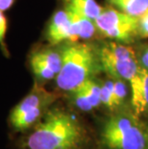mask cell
I'll list each match as a JSON object with an SVG mask.
<instances>
[{"label":"cell","instance_id":"cell-5","mask_svg":"<svg viewBox=\"0 0 148 149\" xmlns=\"http://www.w3.org/2000/svg\"><path fill=\"white\" fill-rule=\"evenodd\" d=\"M54 100V94L35 85L33 90L13 109L10 115L11 125L18 131L30 128L40 118L44 110Z\"/></svg>","mask_w":148,"mask_h":149},{"label":"cell","instance_id":"cell-13","mask_svg":"<svg viewBox=\"0 0 148 149\" xmlns=\"http://www.w3.org/2000/svg\"><path fill=\"white\" fill-rule=\"evenodd\" d=\"M110 3L117 10L138 17L148 10V0H109Z\"/></svg>","mask_w":148,"mask_h":149},{"label":"cell","instance_id":"cell-15","mask_svg":"<svg viewBox=\"0 0 148 149\" xmlns=\"http://www.w3.org/2000/svg\"><path fill=\"white\" fill-rule=\"evenodd\" d=\"M113 88H114V80L112 79L107 80L104 82L103 85H101V103L110 109L115 107Z\"/></svg>","mask_w":148,"mask_h":149},{"label":"cell","instance_id":"cell-7","mask_svg":"<svg viewBox=\"0 0 148 149\" xmlns=\"http://www.w3.org/2000/svg\"><path fill=\"white\" fill-rule=\"evenodd\" d=\"M46 38L52 45H57L65 40L69 42L79 40L65 9L57 11L53 15L47 28Z\"/></svg>","mask_w":148,"mask_h":149},{"label":"cell","instance_id":"cell-20","mask_svg":"<svg viewBox=\"0 0 148 149\" xmlns=\"http://www.w3.org/2000/svg\"><path fill=\"white\" fill-rule=\"evenodd\" d=\"M146 138H147V141H146V148L145 149H148V126H146Z\"/></svg>","mask_w":148,"mask_h":149},{"label":"cell","instance_id":"cell-1","mask_svg":"<svg viewBox=\"0 0 148 149\" xmlns=\"http://www.w3.org/2000/svg\"><path fill=\"white\" fill-rule=\"evenodd\" d=\"M84 139L79 121L63 110H52L26 139V149H78Z\"/></svg>","mask_w":148,"mask_h":149},{"label":"cell","instance_id":"cell-12","mask_svg":"<svg viewBox=\"0 0 148 149\" xmlns=\"http://www.w3.org/2000/svg\"><path fill=\"white\" fill-rule=\"evenodd\" d=\"M31 58H34L40 61L42 64L46 65L58 75L60 69L62 68V54L61 51H57L52 48H44L34 52L31 55Z\"/></svg>","mask_w":148,"mask_h":149},{"label":"cell","instance_id":"cell-8","mask_svg":"<svg viewBox=\"0 0 148 149\" xmlns=\"http://www.w3.org/2000/svg\"><path fill=\"white\" fill-rule=\"evenodd\" d=\"M70 93L75 106L83 112H89L101 104V85L93 78L89 79Z\"/></svg>","mask_w":148,"mask_h":149},{"label":"cell","instance_id":"cell-16","mask_svg":"<svg viewBox=\"0 0 148 149\" xmlns=\"http://www.w3.org/2000/svg\"><path fill=\"white\" fill-rule=\"evenodd\" d=\"M138 36L143 39L148 38V10L138 17Z\"/></svg>","mask_w":148,"mask_h":149},{"label":"cell","instance_id":"cell-14","mask_svg":"<svg viewBox=\"0 0 148 149\" xmlns=\"http://www.w3.org/2000/svg\"><path fill=\"white\" fill-rule=\"evenodd\" d=\"M113 93H114V100L115 107L119 106L123 102L127 96L128 88L125 81L119 78L114 79V88H113Z\"/></svg>","mask_w":148,"mask_h":149},{"label":"cell","instance_id":"cell-18","mask_svg":"<svg viewBox=\"0 0 148 149\" xmlns=\"http://www.w3.org/2000/svg\"><path fill=\"white\" fill-rule=\"evenodd\" d=\"M15 0H0V10L2 12L8 11L12 8Z\"/></svg>","mask_w":148,"mask_h":149},{"label":"cell","instance_id":"cell-6","mask_svg":"<svg viewBox=\"0 0 148 149\" xmlns=\"http://www.w3.org/2000/svg\"><path fill=\"white\" fill-rule=\"evenodd\" d=\"M94 22L97 30L109 39L128 43L138 37V17L113 7L103 8Z\"/></svg>","mask_w":148,"mask_h":149},{"label":"cell","instance_id":"cell-3","mask_svg":"<svg viewBox=\"0 0 148 149\" xmlns=\"http://www.w3.org/2000/svg\"><path fill=\"white\" fill-rule=\"evenodd\" d=\"M102 141L109 149H145L146 128L131 115H116L107 120Z\"/></svg>","mask_w":148,"mask_h":149},{"label":"cell","instance_id":"cell-10","mask_svg":"<svg viewBox=\"0 0 148 149\" xmlns=\"http://www.w3.org/2000/svg\"><path fill=\"white\" fill-rule=\"evenodd\" d=\"M65 11L67 12L68 17L70 18L71 23L73 25L74 30L79 40H90L95 34L97 27L94 20L81 15L80 13L75 11L74 9L65 5Z\"/></svg>","mask_w":148,"mask_h":149},{"label":"cell","instance_id":"cell-2","mask_svg":"<svg viewBox=\"0 0 148 149\" xmlns=\"http://www.w3.org/2000/svg\"><path fill=\"white\" fill-rule=\"evenodd\" d=\"M62 68L56 77L60 90L72 91L98 73L100 64L98 50L88 43L69 42L60 50Z\"/></svg>","mask_w":148,"mask_h":149},{"label":"cell","instance_id":"cell-11","mask_svg":"<svg viewBox=\"0 0 148 149\" xmlns=\"http://www.w3.org/2000/svg\"><path fill=\"white\" fill-rule=\"evenodd\" d=\"M65 5L92 20H95L103 10V7L95 0H65Z\"/></svg>","mask_w":148,"mask_h":149},{"label":"cell","instance_id":"cell-19","mask_svg":"<svg viewBox=\"0 0 148 149\" xmlns=\"http://www.w3.org/2000/svg\"><path fill=\"white\" fill-rule=\"evenodd\" d=\"M138 62H140V65L142 68L148 69V47L143 51L142 55L140 57V61Z\"/></svg>","mask_w":148,"mask_h":149},{"label":"cell","instance_id":"cell-4","mask_svg":"<svg viewBox=\"0 0 148 149\" xmlns=\"http://www.w3.org/2000/svg\"><path fill=\"white\" fill-rule=\"evenodd\" d=\"M102 69L113 78H119L129 84L137 77L140 62L130 46L108 42L98 50Z\"/></svg>","mask_w":148,"mask_h":149},{"label":"cell","instance_id":"cell-9","mask_svg":"<svg viewBox=\"0 0 148 149\" xmlns=\"http://www.w3.org/2000/svg\"><path fill=\"white\" fill-rule=\"evenodd\" d=\"M132 105L137 115L148 112V69L140 66L137 77L130 83Z\"/></svg>","mask_w":148,"mask_h":149},{"label":"cell","instance_id":"cell-17","mask_svg":"<svg viewBox=\"0 0 148 149\" xmlns=\"http://www.w3.org/2000/svg\"><path fill=\"white\" fill-rule=\"evenodd\" d=\"M7 30H8V19L6 17V15H4V13L0 10V46H1L3 52L5 54L8 52L5 43V38H6Z\"/></svg>","mask_w":148,"mask_h":149}]
</instances>
